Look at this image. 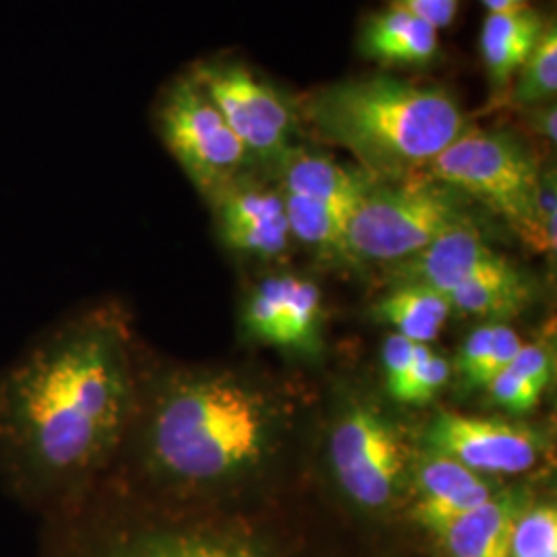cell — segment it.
I'll return each instance as SVG.
<instances>
[{
	"label": "cell",
	"mask_w": 557,
	"mask_h": 557,
	"mask_svg": "<svg viewBox=\"0 0 557 557\" xmlns=\"http://www.w3.org/2000/svg\"><path fill=\"white\" fill-rule=\"evenodd\" d=\"M119 329L85 319L52 331L0 372V465L32 496H54L89 473L128 411Z\"/></svg>",
	"instance_id": "obj_1"
},
{
	"label": "cell",
	"mask_w": 557,
	"mask_h": 557,
	"mask_svg": "<svg viewBox=\"0 0 557 557\" xmlns=\"http://www.w3.org/2000/svg\"><path fill=\"white\" fill-rule=\"evenodd\" d=\"M299 116L320 139L351 151L370 176L391 178L425 168L471 126L453 91L384 73L320 87Z\"/></svg>",
	"instance_id": "obj_2"
},
{
	"label": "cell",
	"mask_w": 557,
	"mask_h": 557,
	"mask_svg": "<svg viewBox=\"0 0 557 557\" xmlns=\"http://www.w3.org/2000/svg\"><path fill=\"white\" fill-rule=\"evenodd\" d=\"M264 428L260 398L236 382L174 380L149 419V462L178 485L213 483L260 457Z\"/></svg>",
	"instance_id": "obj_3"
},
{
	"label": "cell",
	"mask_w": 557,
	"mask_h": 557,
	"mask_svg": "<svg viewBox=\"0 0 557 557\" xmlns=\"http://www.w3.org/2000/svg\"><path fill=\"white\" fill-rule=\"evenodd\" d=\"M430 180L485 202L527 238L537 207V160L510 131L469 126L425 165Z\"/></svg>",
	"instance_id": "obj_4"
},
{
	"label": "cell",
	"mask_w": 557,
	"mask_h": 557,
	"mask_svg": "<svg viewBox=\"0 0 557 557\" xmlns=\"http://www.w3.org/2000/svg\"><path fill=\"white\" fill-rule=\"evenodd\" d=\"M457 190L436 180H407L372 188L347 223V255L374 262L416 257L442 234L469 221Z\"/></svg>",
	"instance_id": "obj_5"
},
{
	"label": "cell",
	"mask_w": 557,
	"mask_h": 557,
	"mask_svg": "<svg viewBox=\"0 0 557 557\" xmlns=\"http://www.w3.org/2000/svg\"><path fill=\"white\" fill-rule=\"evenodd\" d=\"M156 126L168 151L207 199L242 178L250 161L218 106L190 73L163 89L156 106Z\"/></svg>",
	"instance_id": "obj_6"
},
{
	"label": "cell",
	"mask_w": 557,
	"mask_h": 557,
	"mask_svg": "<svg viewBox=\"0 0 557 557\" xmlns=\"http://www.w3.org/2000/svg\"><path fill=\"white\" fill-rule=\"evenodd\" d=\"M188 73L218 106L250 160L277 165L294 147L301 120L298 103L252 69L236 60H205Z\"/></svg>",
	"instance_id": "obj_7"
},
{
	"label": "cell",
	"mask_w": 557,
	"mask_h": 557,
	"mask_svg": "<svg viewBox=\"0 0 557 557\" xmlns=\"http://www.w3.org/2000/svg\"><path fill=\"white\" fill-rule=\"evenodd\" d=\"M397 430L370 409H354L331 436V460L345 496L368 512L386 510L405 471Z\"/></svg>",
	"instance_id": "obj_8"
},
{
	"label": "cell",
	"mask_w": 557,
	"mask_h": 557,
	"mask_svg": "<svg viewBox=\"0 0 557 557\" xmlns=\"http://www.w3.org/2000/svg\"><path fill=\"white\" fill-rule=\"evenodd\" d=\"M425 438L434 453L455 458L479 475H520L533 469L541 455V440L531 428L502 419L440 413Z\"/></svg>",
	"instance_id": "obj_9"
},
{
	"label": "cell",
	"mask_w": 557,
	"mask_h": 557,
	"mask_svg": "<svg viewBox=\"0 0 557 557\" xmlns=\"http://www.w3.org/2000/svg\"><path fill=\"white\" fill-rule=\"evenodd\" d=\"M87 557H278L242 527L178 524L120 533Z\"/></svg>",
	"instance_id": "obj_10"
},
{
	"label": "cell",
	"mask_w": 557,
	"mask_h": 557,
	"mask_svg": "<svg viewBox=\"0 0 557 557\" xmlns=\"http://www.w3.org/2000/svg\"><path fill=\"white\" fill-rule=\"evenodd\" d=\"M223 242L244 255L273 259L292 244V230L281 190L242 178L213 197Z\"/></svg>",
	"instance_id": "obj_11"
},
{
	"label": "cell",
	"mask_w": 557,
	"mask_h": 557,
	"mask_svg": "<svg viewBox=\"0 0 557 557\" xmlns=\"http://www.w3.org/2000/svg\"><path fill=\"white\" fill-rule=\"evenodd\" d=\"M322 317L320 289L308 278L278 275L264 278L246 310L255 337L278 347L310 345Z\"/></svg>",
	"instance_id": "obj_12"
},
{
	"label": "cell",
	"mask_w": 557,
	"mask_h": 557,
	"mask_svg": "<svg viewBox=\"0 0 557 557\" xmlns=\"http://www.w3.org/2000/svg\"><path fill=\"white\" fill-rule=\"evenodd\" d=\"M496 494L494 485L458 460L430 455L419 467L409 518L432 537Z\"/></svg>",
	"instance_id": "obj_13"
},
{
	"label": "cell",
	"mask_w": 557,
	"mask_h": 557,
	"mask_svg": "<svg viewBox=\"0 0 557 557\" xmlns=\"http://www.w3.org/2000/svg\"><path fill=\"white\" fill-rule=\"evenodd\" d=\"M498 255L471 220L434 239L416 257L398 262L400 283H419L440 292L444 298L498 262Z\"/></svg>",
	"instance_id": "obj_14"
},
{
	"label": "cell",
	"mask_w": 557,
	"mask_h": 557,
	"mask_svg": "<svg viewBox=\"0 0 557 557\" xmlns=\"http://www.w3.org/2000/svg\"><path fill=\"white\" fill-rule=\"evenodd\" d=\"M277 168L281 174L278 190L283 195L314 200L347 220L374 184L370 174L345 168L333 158L304 147H292L278 160Z\"/></svg>",
	"instance_id": "obj_15"
},
{
	"label": "cell",
	"mask_w": 557,
	"mask_h": 557,
	"mask_svg": "<svg viewBox=\"0 0 557 557\" xmlns=\"http://www.w3.org/2000/svg\"><path fill=\"white\" fill-rule=\"evenodd\" d=\"M545 25L547 20L529 4L487 15L479 48L490 85L499 98L510 91L520 66L531 57Z\"/></svg>",
	"instance_id": "obj_16"
},
{
	"label": "cell",
	"mask_w": 557,
	"mask_h": 557,
	"mask_svg": "<svg viewBox=\"0 0 557 557\" xmlns=\"http://www.w3.org/2000/svg\"><path fill=\"white\" fill-rule=\"evenodd\" d=\"M359 50L366 59L388 66L423 69L438 59V29L391 4L366 20L359 34Z\"/></svg>",
	"instance_id": "obj_17"
},
{
	"label": "cell",
	"mask_w": 557,
	"mask_h": 557,
	"mask_svg": "<svg viewBox=\"0 0 557 557\" xmlns=\"http://www.w3.org/2000/svg\"><path fill=\"white\" fill-rule=\"evenodd\" d=\"M529 502L520 490H502L448 524L438 541L444 557H510V533Z\"/></svg>",
	"instance_id": "obj_18"
},
{
	"label": "cell",
	"mask_w": 557,
	"mask_h": 557,
	"mask_svg": "<svg viewBox=\"0 0 557 557\" xmlns=\"http://www.w3.org/2000/svg\"><path fill=\"white\" fill-rule=\"evenodd\" d=\"M453 310L469 317L508 319L515 317L529 301V285L517 267L502 257L498 262L450 292Z\"/></svg>",
	"instance_id": "obj_19"
},
{
	"label": "cell",
	"mask_w": 557,
	"mask_h": 557,
	"mask_svg": "<svg viewBox=\"0 0 557 557\" xmlns=\"http://www.w3.org/2000/svg\"><path fill=\"white\" fill-rule=\"evenodd\" d=\"M380 320L391 324L397 335L430 345L436 341L453 308L440 292L419 283H398L380 301Z\"/></svg>",
	"instance_id": "obj_20"
},
{
	"label": "cell",
	"mask_w": 557,
	"mask_h": 557,
	"mask_svg": "<svg viewBox=\"0 0 557 557\" xmlns=\"http://www.w3.org/2000/svg\"><path fill=\"white\" fill-rule=\"evenodd\" d=\"M554 376V359L543 345H522L517 358L487 384L492 398L510 413L537 407Z\"/></svg>",
	"instance_id": "obj_21"
},
{
	"label": "cell",
	"mask_w": 557,
	"mask_h": 557,
	"mask_svg": "<svg viewBox=\"0 0 557 557\" xmlns=\"http://www.w3.org/2000/svg\"><path fill=\"white\" fill-rule=\"evenodd\" d=\"M510 87V101L520 110L556 103L557 91V27L556 20L547 21L537 46L520 66Z\"/></svg>",
	"instance_id": "obj_22"
},
{
	"label": "cell",
	"mask_w": 557,
	"mask_h": 557,
	"mask_svg": "<svg viewBox=\"0 0 557 557\" xmlns=\"http://www.w3.org/2000/svg\"><path fill=\"white\" fill-rule=\"evenodd\" d=\"M283 195V193H281ZM289 220L292 238L329 252L347 255V223L349 220L337 211L314 200L283 195Z\"/></svg>",
	"instance_id": "obj_23"
},
{
	"label": "cell",
	"mask_w": 557,
	"mask_h": 557,
	"mask_svg": "<svg viewBox=\"0 0 557 557\" xmlns=\"http://www.w3.org/2000/svg\"><path fill=\"white\" fill-rule=\"evenodd\" d=\"M510 557H557V508L554 502H527L512 524Z\"/></svg>",
	"instance_id": "obj_24"
},
{
	"label": "cell",
	"mask_w": 557,
	"mask_h": 557,
	"mask_svg": "<svg viewBox=\"0 0 557 557\" xmlns=\"http://www.w3.org/2000/svg\"><path fill=\"white\" fill-rule=\"evenodd\" d=\"M448 380H450L448 359L432 351L430 345L418 343L405 379L400 380V384L391 395L398 403L423 405L436 397L440 391L448 384Z\"/></svg>",
	"instance_id": "obj_25"
},
{
	"label": "cell",
	"mask_w": 557,
	"mask_h": 557,
	"mask_svg": "<svg viewBox=\"0 0 557 557\" xmlns=\"http://www.w3.org/2000/svg\"><path fill=\"white\" fill-rule=\"evenodd\" d=\"M496 329H498V322L481 324L467 337L458 351V374L469 388H485L490 382L487 368H490Z\"/></svg>",
	"instance_id": "obj_26"
},
{
	"label": "cell",
	"mask_w": 557,
	"mask_h": 557,
	"mask_svg": "<svg viewBox=\"0 0 557 557\" xmlns=\"http://www.w3.org/2000/svg\"><path fill=\"white\" fill-rule=\"evenodd\" d=\"M556 174L554 170L541 172L539 176L537 207L531 230L522 239L535 252L556 250Z\"/></svg>",
	"instance_id": "obj_27"
},
{
	"label": "cell",
	"mask_w": 557,
	"mask_h": 557,
	"mask_svg": "<svg viewBox=\"0 0 557 557\" xmlns=\"http://www.w3.org/2000/svg\"><path fill=\"white\" fill-rule=\"evenodd\" d=\"M416 345L413 341H409L403 335H391L384 343V349H382V361H384V372H386V386H388V393H393L400 384V380L405 379L409 366H411V359L416 354Z\"/></svg>",
	"instance_id": "obj_28"
},
{
	"label": "cell",
	"mask_w": 557,
	"mask_h": 557,
	"mask_svg": "<svg viewBox=\"0 0 557 557\" xmlns=\"http://www.w3.org/2000/svg\"><path fill=\"white\" fill-rule=\"evenodd\" d=\"M400 9L409 11L419 20L430 23L436 29H444L457 20L458 0H393Z\"/></svg>",
	"instance_id": "obj_29"
},
{
	"label": "cell",
	"mask_w": 557,
	"mask_h": 557,
	"mask_svg": "<svg viewBox=\"0 0 557 557\" xmlns=\"http://www.w3.org/2000/svg\"><path fill=\"white\" fill-rule=\"evenodd\" d=\"M527 120H529V126L531 131L539 135L541 139L545 140L547 145H556V131H557V110L556 103H549V106H539L533 110H524Z\"/></svg>",
	"instance_id": "obj_30"
},
{
	"label": "cell",
	"mask_w": 557,
	"mask_h": 557,
	"mask_svg": "<svg viewBox=\"0 0 557 557\" xmlns=\"http://www.w3.org/2000/svg\"><path fill=\"white\" fill-rule=\"evenodd\" d=\"M481 2L485 4V9L490 13H502V11H508V9L515 7L512 0H481Z\"/></svg>",
	"instance_id": "obj_31"
},
{
	"label": "cell",
	"mask_w": 557,
	"mask_h": 557,
	"mask_svg": "<svg viewBox=\"0 0 557 557\" xmlns=\"http://www.w3.org/2000/svg\"><path fill=\"white\" fill-rule=\"evenodd\" d=\"M527 2H529V0H512L515 7H522V4H527Z\"/></svg>",
	"instance_id": "obj_32"
}]
</instances>
